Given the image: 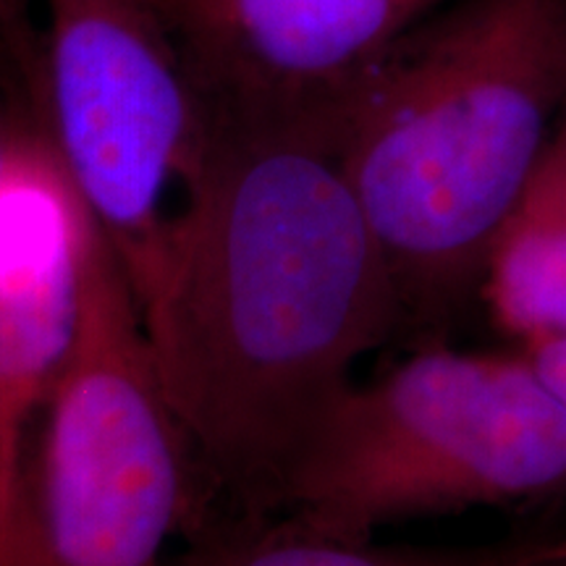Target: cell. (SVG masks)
Returning <instances> with one entry per match:
<instances>
[{"instance_id":"obj_1","label":"cell","mask_w":566,"mask_h":566,"mask_svg":"<svg viewBox=\"0 0 566 566\" xmlns=\"http://www.w3.org/2000/svg\"><path fill=\"white\" fill-rule=\"evenodd\" d=\"M212 126L195 200L134 300L205 509L226 495L233 516L275 514L352 367L405 321L342 113Z\"/></svg>"},{"instance_id":"obj_2","label":"cell","mask_w":566,"mask_h":566,"mask_svg":"<svg viewBox=\"0 0 566 566\" xmlns=\"http://www.w3.org/2000/svg\"><path fill=\"white\" fill-rule=\"evenodd\" d=\"M566 111V0H449L342 108V158L405 331L443 342L483 307L499 231Z\"/></svg>"},{"instance_id":"obj_3","label":"cell","mask_w":566,"mask_h":566,"mask_svg":"<svg viewBox=\"0 0 566 566\" xmlns=\"http://www.w3.org/2000/svg\"><path fill=\"white\" fill-rule=\"evenodd\" d=\"M566 499V407L522 349L430 342L331 401L279 512L367 541L388 522Z\"/></svg>"},{"instance_id":"obj_4","label":"cell","mask_w":566,"mask_h":566,"mask_svg":"<svg viewBox=\"0 0 566 566\" xmlns=\"http://www.w3.org/2000/svg\"><path fill=\"white\" fill-rule=\"evenodd\" d=\"M205 504L122 263L92 233L80 336L19 464L11 566H163Z\"/></svg>"},{"instance_id":"obj_5","label":"cell","mask_w":566,"mask_h":566,"mask_svg":"<svg viewBox=\"0 0 566 566\" xmlns=\"http://www.w3.org/2000/svg\"><path fill=\"white\" fill-rule=\"evenodd\" d=\"M24 111L137 294L195 200L212 113L160 0H42Z\"/></svg>"},{"instance_id":"obj_6","label":"cell","mask_w":566,"mask_h":566,"mask_svg":"<svg viewBox=\"0 0 566 566\" xmlns=\"http://www.w3.org/2000/svg\"><path fill=\"white\" fill-rule=\"evenodd\" d=\"M449 0H168V24L216 118L344 108L388 48Z\"/></svg>"},{"instance_id":"obj_7","label":"cell","mask_w":566,"mask_h":566,"mask_svg":"<svg viewBox=\"0 0 566 566\" xmlns=\"http://www.w3.org/2000/svg\"><path fill=\"white\" fill-rule=\"evenodd\" d=\"M95 218L32 122L0 187V556L11 558L19 464L84 310Z\"/></svg>"},{"instance_id":"obj_8","label":"cell","mask_w":566,"mask_h":566,"mask_svg":"<svg viewBox=\"0 0 566 566\" xmlns=\"http://www.w3.org/2000/svg\"><path fill=\"white\" fill-rule=\"evenodd\" d=\"M483 310L516 349L566 338V166L548 153L495 237Z\"/></svg>"},{"instance_id":"obj_9","label":"cell","mask_w":566,"mask_h":566,"mask_svg":"<svg viewBox=\"0 0 566 566\" xmlns=\"http://www.w3.org/2000/svg\"><path fill=\"white\" fill-rule=\"evenodd\" d=\"M520 546L512 541L475 548L378 546L325 533L300 516H231L192 535L189 554L174 566H506Z\"/></svg>"},{"instance_id":"obj_10","label":"cell","mask_w":566,"mask_h":566,"mask_svg":"<svg viewBox=\"0 0 566 566\" xmlns=\"http://www.w3.org/2000/svg\"><path fill=\"white\" fill-rule=\"evenodd\" d=\"M34 53L38 30H32L17 0H0V90L6 101H19L24 95Z\"/></svg>"},{"instance_id":"obj_11","label":"cell","mask_w":566,"mask_h":566,"mask_svg":"<svg viewBox=\"0 0 566 566\" xmlns=\"http://www.w3.org/2000/svg\"><path fill=\"white\" fill-rule=\"evenodd\" d=\"M506 566H566V525L520 535V546Z\"/></svg>"},{"instance_id":"obj_12","label":"cell","mask_w":566,"mask_h":566,"mask_svg":"<svg viewBox=\"0 0 566 566\" xmlns=\"http://www.w3.org/2000/svg\"><path fill=\"white\" fill-rule=\"evenodd\" d=\"M30 113L13 103H0V187L17 166V158L30 132Z\"/></svg>"},{"instance_id":"obj_13","label":"cell","mask_w":566,"mask_h":566,"mask_svg":"<svg viewBox=\"0 0 566 566\" xmlns=\"http://www.w3.org/2000/svg\"><path fill=\"white\" fill-rule=\"evenodd\" d=\"M535 365V370L543 375V380L554 388V394L566 407V338H554L522 349Z\"/></svg>"},{"instance_id":"obj_14","label":"cell","mask_w":566,"mask_h":566,"mask_svg":"<svg viewBox=\"0 0 566 566\" xmlns=\"http://www.w3.org/2000/svg\"><path fill=\"white\" fill-rule=\"evenodd\" d=\"M546 153L551 158H556L562 166H566V111L562 116V124H558V129L554 132V137H551Z\"/></svg>"},{"instance_id":"obj_15","label":"cell","mask_w":566,"mask_h":566,"mask_svg":"<svg viewBox=\"0 0 566 566\" xmlns=\"http://www.w3.org/2000/svg\"><path fill=\"white\" fill-rule=\"evenodd\" d=\"M0 566H9V562H3V558H0Z\"/></svg>"},{"instance_id":"obj_16","label":"cell","mask_w":566,"mask_h":566,"mask_svg":"<svg viewBox=\"0 0 566 566\" xmlns=\"http://www.w3.org/2000/svg\"><path fill=\"white\" fill-rule=\"evenodd\" d=\"M163 3H168V0H160V6H163Z\"/></svg>"}]
</instances>
